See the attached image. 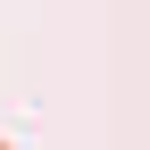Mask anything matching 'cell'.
<instances>
[{"mask_svg": "<svg viewBox=\"0 0 150 150\" xmlns=\"http://www.w3.org/2000/svg\"><path fill=\"white\" fill-rule=\"evenodd\" d=\"M0 150H42V108H0Z\"/></svg>", "mask_w": 150, "mask_h": 150, "instance_id": "cell-1", "label": "cell"}]
</instances>
